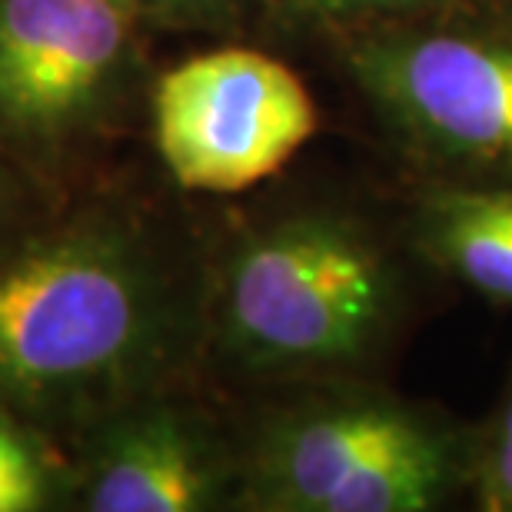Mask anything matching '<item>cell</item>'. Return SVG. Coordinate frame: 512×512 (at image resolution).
I'll list each match as a JSON object with an SVG mask.
<instances>
[{"instance_id": "6da1fadb", "label": "cell", "mask_w": 512, "mask_h": 512, "mask_svg": "<svg viewBox=\"0 0 512 512\" xmlns=\"http://www.w3.org/2000/svg\"><path fill=\"white\" fill-rule=\"evenodd\" d=\"M193 306L153 233L120 210H84L0 243V406L80 426L187 363Z\"/></svg>"}, {"instance_id": "7a4b0ae2", "label": "cell", "mask_w": 512, "mask_h": 512, "mask_svg": "<svg viewBox=\"0 0 512 512\" xmlns=\"http://www.w3.org/2000/svg\"><path fill=\"white\" fill-rule=\"evenodd\" d=\"M403 320V280L346 210L273 217L233 243L210 300V340L233 373L313 383L370 366Z\"/></svg>"}, {"instance_id": "3957f363", "label": "cell", "mask_w": 512, "mask_h": 512, "mask_svg": "<svg viewBox=\"0 0 512 512\" xmlns=\"http://www.w3.org/2000/svg\"><path fill=\"white\" fill-rule=\"evenodd\" d=\"M270 406L240 446V506L433 512L469 486L473 436L436 409L350 376Z\"/></svg>"}, {"instance_id": "277c9868", "label": "cell", "mask_w": 512, "mask_h": 512, "mask_svg": "<svg viewBox=\"0 0 512 512\" xmlns=\"http://www.w3.org/2000/svg\"><path fill=\"white\" fill-rule=\"evenodd\" d=\"M137 0H0V153L57 170L120 127L140 87Z\"/></svg>"}, {"instance_id": "5b68a950", "label": "cell", "mask_w": 512, "mask_h": 512, "mask_svg": "<svg viewBox=\"0 0 512 512\" xmlns=\"http://www.w3.org/2000/svg\"><path fill=\"white\" fill-rule=\"evenodd\" d=\"M346 70L393 137L473 183H512V37L380 27L346 44Z\"/></svg>"}, {"instance_id": "8992f818", "label": "cell", "mask_w": 512, "mask_h": 512, "mask_svg": "<svg viewBox=\"0 0 512 512\" xmlns=\"http://www.w3.org/2000/svg\"><path fill=\"white\" fill-rule=\"evenodd\" d=\"M320 127L313 94L263 50L193 54L153 80L160 163L190 193H240L280 173Z\"/></svg>"}, {"instance_id": "52a82bcc", "label": "cell", "mask_w": 512, "mask_h": 512, "mask_svg": "<svg viewBox=\"0 0 512 512\" xmlns=\"http://www.w3.org/2000/svg\"><path fill=\"white\" fill-rule=\"evenodd\" d=\"M240 503V449L207 409L170 389L143 393L84 426L70 509L210 512Z\"/></svg>"}, {"instance_id": "ba28073f", "label": "cell", "mask_w": 512, "mask_h": 512, "mask_svg": "<svg viewBox=\"0 0 512 512\" xmlns=\"http://www.w3.org/2000/svg\"><path fill=\"white\" fill-rule=\"evenodd\" d=\"M409 237L436 270L512 306V183L453 180L423 190Z\"/></svg>"}, {"instance_id": "9c48e42d", "label": "cell", "mask_w": 512, "mask_h": 512, "mask_svg": "<svg viewBox=\"0 0 512 512\" xmlns=\"http://www.w3.org/2000/svg\"><path fill=\"white\" fill-rule=\"evenodd\" d=\"M70 506V459L44 426L0 406V512Z\"/></svg>"}, {"instance_id": "30bf717a", "label": "cell", "mask_w": 512, "mask_h": 512, "mask_svg": "<svg viewBox=\"0 0 512 512\" xmlns=\"http://www.w3.org/2000/svg\"><path fill=\"white\" fill-rule=\"evenodd\" d=\"M469 483L479 506L489 512H512V383L493 409L483 436L473 439Z\"/></svg>"}, {"instance_id": "8fae6325", "label": "cell", "mask_w": 512, "mask_h": 512, "mask_svg": "<svg viewBox=\"0 0 512 512\" xmlns=\"http://www.w3.org/2000/svg\"><path fill=\"white\" fill-rule=\"evenodd\" d=\"M147 24L173 30H223L243 14L247 0H137Z\"/></svg>"}, {"instance_id": "7c38bea8", "label": "cell", "mask_w": 512, "mask_h": 512, "mask_svg": "<svg viewBox=\"0 0 512 512\" xmlns=\"http://www.w3.org/2000/svg\"><path fill=\"white\" fill-rule=\"evenodd\" d=\"M293 10L313 17H370V14H413L439 0H286Z\"/></svg>"}, {"instance_id": "4fadbf2b", "label": "cell", "mask_w": 512, "mask_h": 512, "mask_svg": "<svg viewBox=\"0 0 512 512\" xmlns=\"http://www.w3.org/2000/svg\"><path fill=\"white\" fill-rule=\"evenodd\" d=\"M27 207V183L24 167H17L14 160L0 153V243L20 233V220H24Z\"/></svg>"}, {"instance_id": "5bb4252c", "label": "cell", "mask_w": 512, "mask_h": 512, "mask_svg": "<svg viewBox=\"0 0 512 512\" xmlns=\"http://www.w3.org/2000/svg\"><path fill=\"white\" fill-rule=\"evenodd\" d=\"M506 7H509V10H512V0H506Z\"/></svg>"}]
</instances>
